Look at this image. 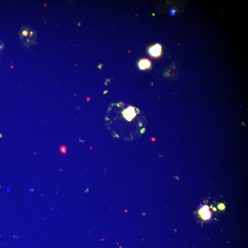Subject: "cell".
<instances>
[{
	"label": "cell",
	"mask_w": 248,
	"mask_h": 248,
	"mask_svg": "<svg viewBox=\"0 0 248 248\" xmlns=\"http://www.w3.org/2000/svg\"><path fill=\"white\" fill-rule=\"evenodd\" d=\"M139 109L132 106H129L122 111L123 117L125 120L131 121L136 116L137 114H139Z\"/></svg>",
	"instance_id": "1"
},
{
	"label": "cell",
	"mask_w": 248,
	"mask_h": 248,
	"mask_svg": "<svg viewBox=\"0 0 248 248\" xmlns=\"http://www.w3.org/2000/svg\"><path fill=\"white\" fill-rule=\"evenodd\" d=\"M148 53L151 57L153 58H159L162 55V47L161 44L158 42L155 45L149 47L147 50Z\"/></svg>",
	"instance_id": "2"
},
{
	"label": "cell",
	"mask_w": 248,
	"mask_h": 248,
	"mask_svg": "<svg viewBox=\"0 0 248 248\" xmlns=\"http://www.w3.org/2000/svg\"><path fill=\"white\" fill-rule=\"evenodd\" d=\"M199 212V215L204 221H210L212 218V214L209 210V207L208 206L202 205L200 206V210Z\"/></svg>",
	"instance_id": "3"
},
{
	"label": "cell",
	"mask_w": 248,
	"mask_h": 248,
	"mask_svg": "<svg viewBox=\"0 0 248 248\" xmlns=\"http://www.w3.org/2000/svg\"><path fill=\"white\" fill-rule=\"evenodd\" d=\"M152 65V63L148 59H143L140 60L138 66L139 70H144L149 69Z\"/></svg>",
	"instance_id": "4"
},
{
	"label": "cell",
	"mask_w": 248,
	"mask_h": 248,
	"mask_svg": "<svg viewBox=\"0 0 248 248\" xmlns=\"http://www.w3.org/2000/svg\"><path fill=\"white\" fill-rule=\"evenodd\" d=\"M59 151L62 154H65L67 152V148L64 145H61L59 147Z\"/></svg>",
	"instance_id": "5"
},
{
	"label": "cell",
	"mask_w": 248,
	"mask_h": 248,
	"mask_svg": "<svg viewBox=\"0 0 248 248\" xmlns=\"http://www.w3.org/2000/svg\"><path fill=\"white\" fill-rule=\"evenodd\" d=\"M218 208H219V209H220V210H224V209H225V206H224L223 204H222V203H221V204H220V205H219V206H218Z\"/></svg>",
	"instance_id": "6"
},
{
	"label": "cell",
	"mask_w": 248,
	"mask_h": 248,
	"mask_svg": "<svg viewBox=\"0 0 248 248\" xmlns=\"http://www.w3.org/2000/svg\"><path fill=\"white\" fill-rule=\"evenodd\" d=\"M170 13H171V14H172V15H175L176 14V11L174 10V9H171L170 10Z\"/></svg>",
	"instance_id": "7"
},
{
	"label": "cell",
	"mask_w": 248,
	"mask_h": 248,
	"mask_svg": "<svg viewBox=\"0 0 248 248\" xmlns=\"http://www.w3.org/2000/svg\"><path fill=\"white\" fill-rule=\"evenodd\" d=\"M23 35L25 36H27L28 35V32L27 31H24L23 32Z\"/></svg>",
	"instance_id": "8"
},
{
	"label": "cell",
	"mask_w": 248,
	"mask_h": 248,
	"mask_svg": "<svg viewBox=\"0 0 248 248\" xmlns=\"http://www.w3.org/2000/svg\"><path fill=\"white\" fill-rule=\"evenodd\" d=\"M145 130H146V129L144 128L142 129L141 130V133H144L145 132Z\"/></svg>",
	"instance_id": "9"
},
{
	"label": "cell",
	"mask_w": 248,
	"mask_h": 248,
	"mask_svg": "<svg viewBox=\"0 0 248 248\" xmlns=\"http://www.w3.org/2000/svg\"><path fill=\"white\" fill-rule=\"evenodd\" d=\"M241 124H242V125H244V126H246V125H245V123H244V122H242Z\"/></svg>",
	"instance_id": "10"
},
{
	"label": "cell",
	"mask_w": 248,
	"mask_h": 248,
	"mask_svg": "<svg viewBox=\"0 0 248 248\" xmlns=\"http://www.w3.org/2000/svg\"><path fill=\"white\" fill-rule=\"evenodd\" d=\"M2 137V133H0V139Z\"/></svg>",
	"instance_id": "11"
},
{
	"label": "cell",
	"mask_w": 248,
	"mask_h": 248,
	"mask_svg": "<svg viewBox=\"0 0 248 248\" xmlns=\"http://www.w3.org/2000/svg\"><path fill=\"white\" fill-rule=\"evenodd\" d=\"M152 140L153 141H155V138H152Z\"/></svg>",
	"instance_id": "12"
}]
</instances>
